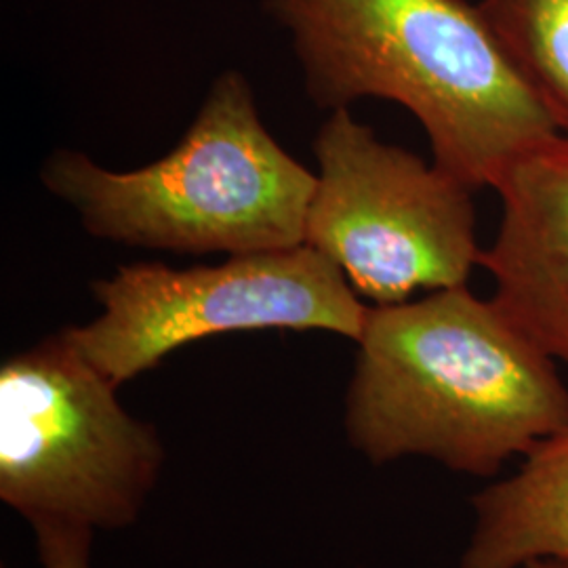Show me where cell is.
Instances as JSON below:
<instances>
[{
  "instance_id": "obj_1",
  "label": "cell",
  "mask_w": 568,
  "mask_h": 568,
  "mask_svg": "<svg viewBox=\"0 0 568 568\" xmlns=\"http://www.w3.org/2000/svg\"><path fill=\"white\" fill-rule=\"evenodd\" d=\"M356 344L345 434L377 466L427 457L488 478L568 429L556 361L467 284L368 307Z\"/></svg>"
},
{
  "instance_id": "obj_2",
  "label": "cell",
  "mask_w": 568,
  "mask_h": 568,
  "mask_svg": "<svg viewBox=\"0 0 568 568\" xmlns=\"http://www.w3.org/2000/svg\"><path fill=\"white\" fill-rule=\"evenodd\" d=\"M291 37L310 100L379 98L426 131L434 163L476 187L560 135L478 7L464 0H264Z\"/></svg>"
},
{
  "instance_id": "obj_3",
  "label": "cell",
  "mask_w": 568,
  "mask_h": 568,
  "mask_svg": "<svg viewBox=\"0 0 568 568\" xmlns=\"http://www.w3.org/2000/svg\"><path fill=\"white\" fill-rule=\"evenodd\" d=\"M41 182L95 239L187 255L302 246L316 190V175L265 129L239 72L215 79L185 135L156 163L119 173L58 150Z\"/></svg>"
},
{
  "instance_id": "obj_4",
  "label": "cell",
  "mask_w": 568,
  "mask_h": 568,
  "mask_svg": "<svg viewBox=\"0 0 568 568\" xmlns=\"http://www.w3.org/2000/svg\"><path fill=\"white\" fill-rule=\"evenodd\" d=\"M65 328L0 368V499L32 527L122 528L156 487L163 443Z\"/></svg>"
},
{
  "instance_id": "obj_5",
  "label": "cell",
  "mask_w": 568,
  "mask_h": 568,
  "mask_svg": "<svg viewBox=\"0 0 568 568\" xmlns=\"http://www.w3.org/2000/svg\"><path fill=\"white\" fill-rule=\"evenodd\" d=\"M314 154L305 244L339 265L358 295L392 305L466 286L483 257L469 185L382 142L347 108L331 112Z\"/></svg>"
},
{
  "instance_id": "obj_6",
  "label": "cell",
  "mask_w": 568,
  "mask_h": 568,
  "mask_svg": "<svg viewBox=\"0 0 568 568\" xmlns=\"http://www.w3.org/2000/svg\"><path fill=\"white\" fill-rule=\"evenodd\" d=\"M91 293L102 314L65 333L116 387L211 335L316 328L358 342L368 316L342 267L307 244L187 270L122 265Z\"/></svg>"
},
{
  "instance_id": "obj_7",
  "label": "cell",
  "mask_w": 568,
  "mask_h": 568,
  "mask_svg": "<svg viewBox=\"0 0 568 568\" xmlns=\"http://www.w3.org/2000/svg\"><path fill=\"white\" fill-rule=\"evenodd\" d=\"M501 220L480 265L493 302L556 363L568 366V138L530 150L493 187Z\"/></svg>"
},
{
  "instance_id": "obj_8",
  "label": "cell",
  "mask_w": 568,
  "mask_h": 568,
  "mask_svg": "<svg viewBox=\"0 0 568 568\" xmlns=\"http://www.w3.org/2000/svg\"><path fill=\"white\" fill-rule=\"evenodd\" d=\"M459 568L568 567V429L525 455L511 476L480 490Z\"/></svg>"
},
{
  "instance_id": "obj_9",
  "label": "cell",
  "mask_w": 568,
  "mask_h": 568,
  "mask_svg": "<svg viewBox=\"0 0 568 568\" xmlns=\"http://www.w3.org/2000/svg\"><path fill=\"white\" fill-rule=\"evenodd\" d=\"M549 119L568 138V0L476 4Z\"/></svg>"
},
{
  "instance_id": "obj_10",
  "label": "cell",
  "mask_w": 568,
  "mask_h": 568,
  "mask_svg": "<svg viewBox=\"0 0 568 568\" xmlns=\"http://www.w3.org/2000/svg\"><path fill=\"white\" fill-rule=\"evenodd\" d=\"M39 554L44 568H91L93 530L82 527H37Z\"/></svg>"
},
{
  "instance_id": "obj_11",
  "label": "cell",
  "mask_w": 568,
  "mask_h": 568,
  "mask_svg": "<svg viewBox=\"0 0 568 568\" xmlns=\"http://www.w3.org/2000/svg\"><path fill=\"white\" fill-rule=\"evenodd\" d=\"M527 568H568L567 565H560V562H551V560H544V562H535Z\"/></svg>"
}]
</instances>
